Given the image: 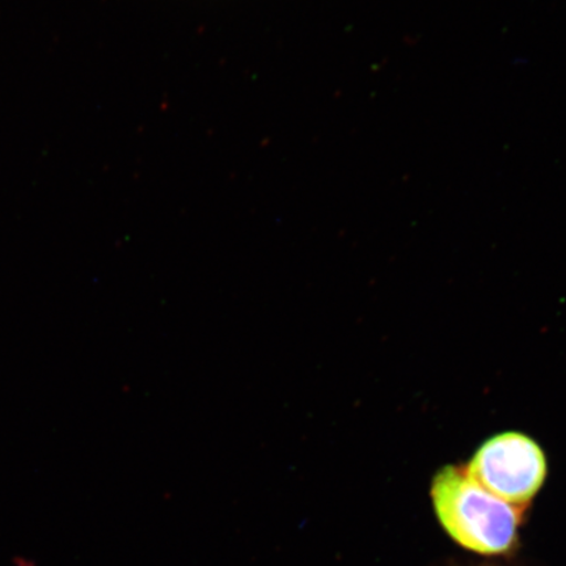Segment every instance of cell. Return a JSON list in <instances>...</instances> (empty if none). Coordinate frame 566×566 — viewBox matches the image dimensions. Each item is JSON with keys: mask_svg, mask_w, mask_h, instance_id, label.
<instances>
[{"mask_svg": "<svg viewBox=\"0 0 566 566\" xmlns=\"http://www.w3.org/2000/svg\"><path fill=\"white\" fill-rule=\"evenodd\" d=\"M431 499L443 528L460 546L483 555L513 547L522 512L486 492L464 469L448 465L438 472Z\"/></svg>", "mask_w": 566, "mask_h": 566, "instance_id": "6da1fadb", "label": "cell"}, {"mask_svg": "<svg viewBox=\"0 0 566 566\" xmlns=\"http://www.w3.org/2000/svg\"><path fill=\"white\" fill-rule=\"evenodd\" d=\"M486 492L523 511L547 476V459L533 438L506 431L480 446L464 469Z\"/></svg>", "mask_w": 566, "mask_h": 566, "instance_id": "7a4b0ae2", "label": "cell"}]
</instances>
